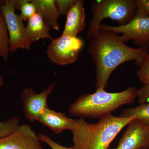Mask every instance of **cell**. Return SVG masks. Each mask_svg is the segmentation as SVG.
Masks as SVG:
<instances>
[{
    "mask_svg": "<svg viewBox=\"0 0 149 149\" xmlns=\"http://www.w3.org/2000/svg\"><path fill=\"white\" fill-rule=\"evenodd\" d=\"M149 48L130 47L118 34L100 29L91 38L88 46V52L96 67V89L104 90L111 74L125 62L135 61L140 66L149 54Z\"/></svg>",
    "mask_w": 149,
    "mask_h": 149,
    "instance_id": "1",
    "label": "cell"
},
{
    "mask_svg": "<svg viewBox=\"0 0 149 149\" xmlns=\"http://www.w3.org/2000/svg\"><path fill=\"white\" fill-rule=\"evenodd\" d=\"M134 116L116 117L111 114L101 118L96 123H89L83 118L76 120L71 132L75 149H108L111 142Z\"/></svg>",
    "mask_w": 149,
    "mask_h": 149,
    "instance_id": "2",
    "label": "cell"
},
{
    "mask_svg": "<svg viewBox=\"0 0 149 149\" xmlns=\"http://www.w3.org/2000/svg\"><path fill=\"white\" fill-rule=\"evenodd\" d=\"M136 98V89L134 87L116 93L98 89L93 94L80 96L70 106L68 112L71 116L101 118L122 106L132 103Z\"/></svg>",
    "mask_w": 149,
    "mask_h": 149,
    "instance_id": "3",
    "label": "cell"
},
{
    "mask_svg": "<svg viewBox=\"0 0 149 149\" xmlns=\"http://www.w3.org/2000/svg\"><path fill=\"white\" fill-rule=\"evenodd\" d=\"M93 8L88 32L91 39L97 35L105 19H111L118 22L119 25H124L133 19L137 9L136 0H102L97 2Z\"/></svg>",
    "mask_w": 149,
    "mask_h": 149,
    "instance_id": "4",
    "label": "cell"
},
{
    "mask_svg": "<svg viewBox=\"0 0 149 149\" xmlns=\"http://www.w3.org/2000/svg\"><path fill=\"white\" fill-rule=\"evenodd\" d=\"M0 9L8 32L10 52L19 49L30 50L32 43L27 36L23 20L19 15L15 13L14 1H4Z\"/></svg>",
    "mask_w": 149,
    "mask_h": 149,
    "instance_id": "5",
    "label": "cell"
},
{
    "mask_svg": "<svg viewBox=\"0 0 149 149\" xmlns=\"http://www.w3.org/2000/svg\"><path fill=\"white\" fill-rule=\"evenodd\" d=\"M83 40L77 37L62 34L51 41L47 51L48 58L58 65H67L74 63L79 56L83 46Z\"/></svg>",
    "mask_w": 149,
    "mask_h": 149,
    "instance_id": "6",
    "label": "cell"
},
{
    "mask_svg": "<svg viewBox=\"0 0 149 149\" xmlns=\"http://www.w3.org/2000/svg\"><path fill=\"white\" fill-rule=\"evenodd\" d=\"M100 30L111 31L119 34L124 42L131 40L137 46L149 47V15L136 12L132 20L117 27L101 24Z\"/></svg>",
    "mask_w": 149,
    "mask_h": 149,
    "instance_id": "7",
    "label": "cell"
},
{
    "mask_svg": "<svg viewBox=\"0 0 149 149\" xmlns=\"http://www.w3.org/2000/svg\"><path fill=\"white\" fill-rule=\"evenodd\" d=\"M56 85V82H53L47 89L39 93H35L30 88L23 90L21 100L23 111L25 118L30 122L39 121L44 110L49 107L48 98L52 93Z\"/></svg>",
    "mask_w": 149,
    "mask_h": 149,
    "instance_id": "8",
    "label": "cell"
},
{
    "mask_svg": "<svg viewBox=\"0 0 149 149\" xmlns=\"http://www.w3.org/2000/svg\"><path fill=\"white\" fill-rule=\"evenodd\" d=\"M41 142L30 125L22 124L12 134L0 139V149H43Z\"/></svg>",
    "mask_w": 149,
    "mask_h": 149,
    "instance_id": "9",
    "label": "cell"
},
{
    "mask_svg": "<svg viewBox=\"0 0 149 149\" xmlns=\"http://www.w3.org/2000/svg\"><path fill=\"white\" fill-rule=\"evenodd\" d=\"M149 147V126L135 119L128 125L114 149H146Z\"/></svg>",
    "mask_w": 149,
    "mask_h": 149,
    "instance_id": "10",
    "label": "cell"
},
{
    "mask_svg": "<svg viewBox=\"0 0 149 149\" xmlns=\"http://www.w3.org/2000/svg\"><path fill=\"white\" fill-rule=\"evenodd\" d=\"M39 122L58 135L64 130H72L76 126V120L67 117L64 113L55 111L49 107L43 111Z\"/></svg>",
    "mask_w": 149,
    "mask_h": 149,
    "instance_id": "11",
    "label": "cell"
},
{
    "mask_svg": "<svg viewBox=\"0 0 149 149\" xmlns=\"http://www.w3.org/2000/svg\"><path fill=\"white\" fill-rule=\"evenodd\" d=\"M84 2L85 1L83 0H77L68 11L62 34L77 37L84 30L86 26Z\"/></svg>",
    "mask_w": 149,
    "mask_h": 149,
    "instance_id": "12",
    "label": "cell"
},
{
    "mask_svg": "<svg viewBox=\"0 0 149 149\" xmlns=\"http://www.w3.org/2000/svg\"><path fill=\"white\" fill-rule=\"evenodd\" d=\"M37 13L42 16L47 25L55 30L59 29L58 19L60 15L55 0H32Z\"/></svg>",
    "mask_w": 149,
    "mask_h": 149,
    "instance_id": "13",
    "label": "cell"
},
{
    "mask_svg": "<svg viewBox=\"0 0 149 149\" xmlns=\"http://www.w3.org/2000/svg\"><path fill=\"white\" fill-rule=\"evenodd\" d=\"M51 27L46 24L42 16L36 13L27 21L26 27L27 36L31 42L40 39H53L50 33Z\"/></svg>",
    "mask_w": 149,
    "mask_h": 149,
    "instance_id": "14",
    "label": "cell"
},
{
    "mask_svg": "<svg viewBox=\"0 0 149 149\" xmlns=\"http://www.w3.org/2000/svg\"><path fill=\"white\" fill-rule=\"evenodd\" d=\"M120 116H134L143 124L149 126V102L141 104L136 107L126 109L123 111Z\"/></svg>",
    "mask_w": 149,
    "mask_h": 149,
    "instance_id": "15",
    "label": "cell"
},
{
    "mask_svg": "<svg viewBox=\"0 0 149 149\" xmlns=\"http://www.w3.org/2000/svg\"><path fill=\"white\" fill-rule=\"evenodd\" d=\"M9 37L5 21L0 9V57L5 61L9 57Z\"/></svg>",
    "mask_w": 149,
    "mask_h": 149,
    "instance_id": "16",
    "label": "cell"
},
{
    "mask_svg": "<svg viewBox=\"0 0 149 149\" xmlns=\"http://www.w3.org/2000/svg\"><path fill=\"white\" fill-rule=\"evenodd\" d=\"M16 10H20L19 15L23 22L27 21L37 13L35 5L30 0H14Z\"/></svg>",
    "mask_w": 149,
    "mask_h": 149,
    "instance_id": "17",
    "label": "cell"
},
{
    "mask_svg": "<svg viewBox=\"0 0 149 149\" xmlns=\"http://www.w3.org/2000/svg\"><path fill=\"white\" fill-rule=\"evenodd\" d=\"M17 117L10 118L3 121H0V139L9 136L17 129L20 124Z\"/></svg>",
    "mask_w": 149,
    "mask_h": 149,
    "instance_id": "18",
    "label": "cell"
},
{
    "mask_svg": "<svg viewBox=\"0 0 149 149\" xmlns=\"http://www.w3.org/2000/svg\"><path fill=\"white\" fill-rule=\"evenodd\" d=\"M139 67L137 72L138 78L143 85H149V54Z\"/></svg>",
    "mask_w": 149,
    "mask_h": 149,
    "instance_id": "19",
    "label": "cell"
},
{
    "mask_svg": "<svg viewBox=\"0 0 149 149\" xmlns=\"http://www.w3.org/2000/svg\"><path fill=\"white\" fill-rule=\"evenodd\" d=\"M77 0H55L57 8L60 15H66Z\"/></svg>",
    "mask_w": 149,
    "mask_h": 149,
    "instance_id": "20",
    "label": "cell"
},
{
    "mask_svg": "<svg viewBox=\"0 0 149 149\" xmlns=\"http://www.w3.org/2000/svg\"><path fill=\"white\" fill-rule=\"evenodd\" d=\"M38 136L41 142L47 144L52 149H75L73 146L68 147L62 146L55 142L50 137L43 133H39Z\"/></svg>",
    "mask_w": 149,
    "mask_h": 149,
    "instance_id": "21",
    "label": "cell"
},
{
    "mask_svg": "<svg viewBox=\"0 0 149 149\" xmlns=\"http://www.w3.org/2000/svg\"><path fill=\"white\" fill-rule=\"evenodd\" d=\"M136 97L140 104L146 103L149 100V85H143L140 89H136Z\"/></svg>",
    "mask_w": 149,
    "mask_h": 149,
    "instance_id": "22",
    "label": "cell"
},
{
    "mask_svg": "<svg viewBox=\"0 0 149 149\" xmlns=\"http://www.w3.org/2000/svg\"><path fill=\"white\" fill-rule=\"evenodd\" d=\"M137 11L149 15V0H136Z\"/></svg>",
    "mask_w": 149,
    "mask_h": 149,
    "instance_id": "23",
    "label": "cell"
},
{
    "mask_svg": "<svg viewBox=\"0 0 149 149\" xmlns=\"http://www.w3.org/2000/svg\"><path fill=\"white\" fill-rule=\"evenodd\" d=\"M4 81L3 77L1 75H0V88L3 85Z\"/></svg>",
    "mask_w": 149,
    "mask_h": 149,
    "instance_id": "24",
    "label": "cell"
},
{
    "mask_svg": "<svg viewBox=\"0 0 149 149\" xmlns=\"http://www.w3.org/2000/svg\"><path fill=\"white\" fill-rule=\"evenodd\" d=\"M3 1H1V0H0V7H1V5L3 2Z\"/></svg>",
    "mask_w": 149,
    "mask_h": 149,
    "instance_id": "25",
    "label": "cell"
},
{
    "mask_svg": "<svg viewBox=\"0 0 149 149\" xmlns=\"http://www.w3.org/2000/svg\"><path fill=\"white\" fill-rule=\"evenodd\" d=\"M146 149H149V147H148V148H147Z\"/></svg>",
    "mask_w": 149,
    "mask_h": 149,
    "instance_id": "26",
    "label": "cell"
},
{
    "mask_svg": "<svg viewBox=\"0 0 149 149\" xmlns=\"http://www.w3.org/2000/svg\"></svg>",
    "mask_w": 149,
    "mask_h": 149,
    "instance_id": "27",
    "label": "cell"
}]
</instances>
